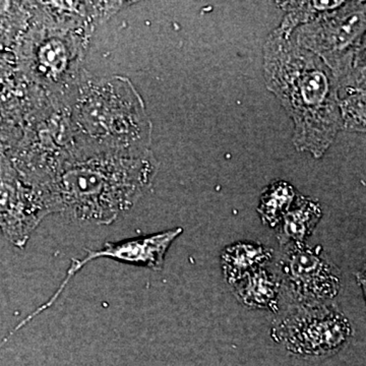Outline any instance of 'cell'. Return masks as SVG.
<instances>
[{"label":"cell","mask_w":366,"mask_h":366,"mask_svg":"<svg viewBox=\"0 0 366 366\" xmlns=\"http://www.w3.org/2000/svg\"><path fill=\"white\" fill-rule=\"evenodd\" d=\"M157 171L150 150L127 153L71 146L31 180L42 189L53 214L110 225L150 189Z\"/></svg>","instance_id":"obj_1"},{"label":"cell","mask_w":366,"mask_h":366,"mask_svg":"<svg viewBox=\"0 0 366 366\" xmlns=\"http://www.w3.org/2000/svg\"><path fill=\"white\" fill-rule=\"evenodd\" d=\"M264 74L267 88L292 118L295 148L322 158L342 129L333 72L319 56L274 30L264 47Z\"/></svg>","instance_id":"obj_2"},{"label":"cell","mask_w":366,"mask_h":366,"mask_svg":"<svg viewBox=\"0 0 366 366\" xmlns=\"http://www.w3.org/2000/svg\"><path fill=\"white\" fill-rule=\"evenodd\" d=\"M67 97L71 147L91 151L150 150L152 122L129 79L81 74Z\"/></svg>","instance_id":"obj_3"},{"label":"cell","mask_w":366,"mask_h":366,"mask_svg":"<svg viewBox=\"0 0 366 366\" xmlns=\"http://www.w3.org/2000/svg\"><path fill=\"white\" fill-rule=\"evenodd\" d=\"M365 1H345L296 29L291 38L319 56L333 72L337 86L365 79Z\"/></svg>","instance_id":"obj_4"},{"label":"cell","mask_w":366,"mask_h":366,"mask_svg":"<svg viewBox=\"0 0 366 366\" xmlns=\"http://www.w3.org/2000/svg\"><path fill=\"white\" fill-rule=\"evenodd\" d=\"M352 330L347 317L329 305H303L286 314L274 326V340L291 352L303 356L336 353L350 338Z\"/></svg>","instance_id":"obj_5"},{"label":"cell","mask_w":366,"mask_h":366,"mask_svg":"<svg viewBox=\"0 0 366 366\" xmlns=\"http://www.w3.org/2000/svg\"><path fill=\"white\" fill-rule=\"evenodd\" d=\"M52 209L42 190L26 180L11 159L0 154V231L14 247L25 249Z\"/></svg>","instance_id":"obj_6"},{"label":"cell","mask_w":366,"mask_h":366,"mask_svg":"<svg viewBox=\"0 0 366 366\" xmlns=\"http://www.w3.org/2000/svg\"><path fill=\"white\" fill-rule=\"evenodd\" d=\"M280 259L282 286L288 289L295 303L327 305L340 290V272L326 257L320 247L303 243L286 245Z\"/></svg>","instance_id":"obj_7"},{"label":"cell","mask_w":366,"mask_h":366,"mask_svg":"<svg viewBox=\"0 0 366 366\" xmlns=\"http://www.w3.org/2000/svg\"><path fill=\"white\" fill-rule=\"evenodd\" d=\"M182 232V228L177 227L155 234L106 242L102 249L88 250L81 262L86 266L96 259H109L122 264L159 271L163 268L165 255L171 244Z\"/></svg>","instance_id":"obj_8"},{"label":"cell","mask_w":366,"mask_h":366,"mask_svg":"<svg viewBox=\"0 0 366 366\" xmlns=\"http://www.w3.org/2000/svg\"><path fill=\"white\" fill-rule=\"evenodd\" d=\"M76 45L66 37L47 36L34 48V66L41 79L48 81H61L67 78L69 69L76 66Z\"/></svg>","instance_id":"obj_9"},{"label":"cell","mask_w":366,"mask_h":366,"mask_svg":"<svg viewBox=\"0 0 366 366\" xmlns=\"http://www.w3.org/2000/svg\"><path fill=\"white\" fill-rule=\"evenodd\" d=\"M232 286L238 300L254 310H279L282 282L279 274L262 267L236 282Z\"/></svg>","instance_id":"obj_10"},{"label":"cell","mask_w":366,"mask_h":366,"mask_svg":"<svg viewBox=\"0 0 366 366\" xmlns=\"http://www.w3.org/2000/svg\"><path fill=\"white\" fill-rule=\"evenodd\" d=\"M322 217L319 202L297 194L295 203L279 224L278 240L281 247L303 243L312 235Z\"/></svg>","instance_id":"obj_11"},{"label":"cell","mask_w":366,"mask_h":366,"mask_svg":"<svg viewBox=\"0 0 366 366\" xmlns=\"http://www.w3.org/2000/svg\"><path fill=\"white\" fill-rule=\"evenodd\" d=\"M274 252L261 243L239 242L229 245L221 255L224 277L230 285L242 280L273 259Z\"/></svg>","instance_id":"obj_12"},{"label":"cell","mask_w":366,"mask_h":366,"mask_svg":"<svg viewBox=\"0 0 366 366\" xmlns=\"http://www.w3.org/2000/svg\"><path fill=\"white\" fill-rule=\"evenodd\" d=\"M297 197L295 187L284 180H274L264 189L257 213L262 223L269 227H276L280 224L283 217L291 208Z\"/></svg>","instance_id":"obj_13"},{"label":"cell","mask_w":366,"mask_h":366,"mask_svg":"<svg viewBox=\"0 0 366 366\" xmlns=\"http://www.w3.org/2000/svg\"><path fill=\"white\" fill-rule=\"evenodd\" d=\"M345 1H282L279 6L285 11L283 21L276 29L277 32L285 37H291L296 29L308 23H312L320 14L335 11L343 6Z\"/></svg>","instance_id":"obj_14"},{"label":"cell","mask_w":366,"mask_h":366,"mask_svg":"<svg viewBox=\"0 0 366 366\" xmlns=\"http://www.w3.org/2000/svg\"><path fill=\"white\" fill-rule=\"evenodd\" d=\"M21 329V327L20 326V325H19V326H16L14 327L13 330H11V332H9V334L7 335V336L6 337V338L4 339V340H2L1 342H0V349L2 348V347H4V345H6V344L7 343V342L9 341V339L11 338V337L14 336V334L16 333V332L18 331H20V330Z\"/></svg>","instance_id":"obj_15"}]
</instances>
